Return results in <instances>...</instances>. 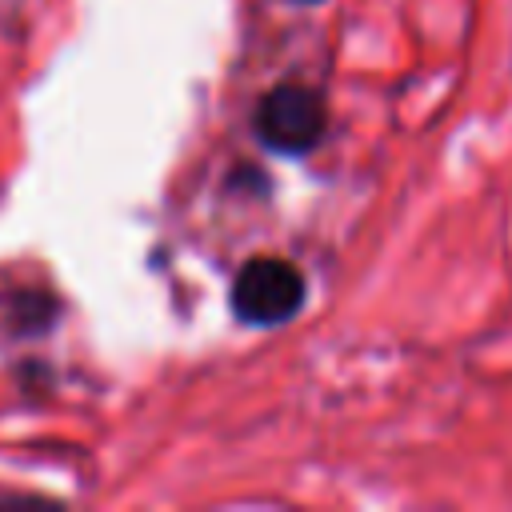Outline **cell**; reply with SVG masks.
Segmentation results:
<instances>
[{"instance_id": "cell-1", "label": "cell", "mask_w": 512, "mask_h": 512, "mask_svg": "<svg viewBox=\"0 0 512 512\" xmlns=\"http://www.w3.org/2000/svg\"><path fill=\"white\" fill-rule=\"evenodd\" d=\"M256 136L284 152V156H304L312 152L324 132H328V108L324 100L312 92V88H300V84H280L272 88L260 108H256Z\"/></svg>"}, {"instance_id": "cell-3", "label": "cell", "mask_w": 512, "mask_h": 512, "mask_svg": "<svg viewBox=\"0 0 512 512\" xmlns=\"http://www.w3.org/2000/svg\"><path fill=\"white\" fill-rule=\"evenodd\" d=\"M308 4H316V0H308Z\"/></svg>"}, {"instance_id": "cell-2", "label": "cell", "mask_w": 512, "mask_h": 512, "mask_svg": "<svg viewBox=\"0 0 512 512\" xmlns=\"http://www.w3.org/2000/svg\"><path fill=\"white\" fill-rule=\"evenodd\" d=\"M300 304H304V280L288 260L276 256L248 260L232 284V312L256 328L296 316Z\"/></svg>"}]
</instances>
